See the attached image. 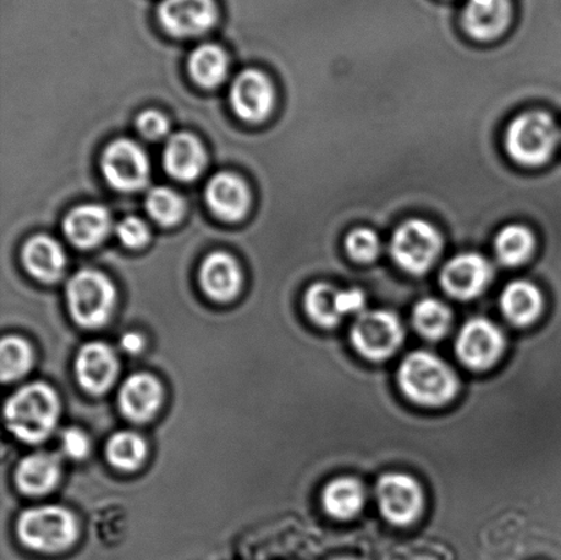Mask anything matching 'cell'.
<instances>
[{
    "label": "cell",
    "mask_w": 561,
    "mask_h": 560,
    "mask_svg": "<svg viewBox=\"0 0 561 560\" xmlns=\"http://www.w3.org/2000/svg\"><path fill=\"white\" fill-rule=\"evenodd\" d=\"M102 172L113 188L136 192L145 188L150 180V161L137 142L119 139L104 150Z\"/></svg>",
    "instance_id": "ba28073f"
},
{
    "label": "cell",
    "mask_w": 561,
    "mask_h": 560,
    "mask_svg": "<svg viewBox=\"0 0 561 560\" xmlns=\"http://www.w3.org/2000/svg\"><path fill=\"white\" fill-rule=\"evenodd\" d=\"M305 307L310 320L324 329L337 327L344 317L340 307V290L327 283L313 284L308 288Z\"/></svg>",
    "instance_id": "484cf974"
},
{
    "label": "cell",
    "mask_w": 561,
    "mask_h": 560,
    "mask_svg": "<svg viewBox=\"0 0 561 560\" xmlns=\"http://www.w3.org/2000/svg\"><path fill=\"white\" fill-rule=\"evenodd\" d=\"M492 278L491 262L476 252L455 256L442 272L445 293L460 300H470L480 296L491 284Z\"/></svg>",
    "instance_id": "7c38bea8"
},
{
    "label": "cell",
    "mask_w": 561,
    "mask_h": 560,
    "mask_svg": "<svg viewBox=\"0 0 561 560\" xmlns=\"http://www.w3.org/2000/svg\"><path fill=\"white\" fill-rule=\"evenodd\" d=\"M118 370L117 354L106 343H87L77 354V380L82 389L91 395L107 392L117 380Z\"/></svg>",
    "instance_id": "5bb4252c"
},
{
    "label": "cell",
    "mask_w": 561,
    "mask_h": 560,
    "mask_svg": "<svg viewBox=\"0 0 561 560\" xmlns=\"http://www.w3.org/2000/svg\"><path fill=\"white\" fill-rule=\"evenodd\" d=\"M276 93L271 79L260 70H244L230 90L234 113L247 123H261L272 113Z\"/></svg>",
    "instance_id": "4fadbf2b"
},
{
    "label": "cell",
    "mask_w": 561,
    "mask_h": 560,
    "mask_svg": "<svg viewBox=\"0 0 561 560\" xmlns=\"http://www.w3.org/2000/svg\"><path fill=\"white\" fill-rule=\"evenodd\" d=\"M561 141V132L546 112H527L505 132V148L515 162L535 168L549 161Z\"/></svg>",
    "instance_id": "3957f363"
},
{
    "label": "cell",
    "mask_w": 561,
    "mask_h": 560,
    "mask_svg": "<svg viewBox=\"0 0 561 560\" xmlns=\"http://www.w3.org/2000/svg\"><path fill=\"white\" fill-rule=\"evenodd\" d=\"M33 365L31 344L24 339L9 336L0 345V375L3 382L20 380Z\"/></svg>",
    "instance_id": "f546056e"
},
{
    "label": "cell",
    "mask_w": 561,
    "mask_h": 560,
    "mask_svg": "<svg viewBox=\"0 0 561 560\" xmlns=\"http://www.w3.org/2000/svg\"><path fill=\"white\" fill-rule=\"evenodd\" d=\"M494 249L505 266H519L531 256L536 249L535 235L524 225H508L500 230Z\"/></svg>",
    "instance_id": "4316f807"
},
{
    "label": "cell",
    "mask_w": 561,
    "mask_h": 560,
    "mask_svg": "<svg viewBox=\"0 0 561 560\" xmlns=\"http://www.w3.org/2000/svg\"><path fill=\"white\" fill-rule=\"evenodd\" d=\"M112 229V216L106 207L84 205L76 207L64 222V232L70 243L80 249H93L107 238Z\"/></svg>",
    "instance_id": "d6986e66"
},
{
    "label": "cell",
    "mask_w": 561,
    "mask_h": 560,
    "mask_svg": "<svg viewBox=\"0 0 561 560\" xmlns=\"http://www.w3.org/2000/svg\"><path fill=\"white\" fill-rule=\"evenodd\" d=\"M146 206L153 221L162 227H173L185 214L183 197L167 186H157L148 192Z\"/></svg>",
    "instance_id": "4dcf8cb0"
},
{
    "label": "cell",
    "mask_w": 561,
    "mask_h": 560,
    "mask_svg": "<svg viewBox=\"0 0 561 560\" xmlns=\"http://www.w3.org/2000/svg\"><path fill=\"white\" fill-rule=\"evenodd\" d=\"M22 263L32 277L41 283H57L64 276L66 255L57 240L38 235L26 241Z\"/></svg>",
    "instance_id": "7402d4cb"
},
{
    "label": "cell",
    "mask_w": 561,
    "mask_h": 560,
    "mask_svg": "<svg viewBox=\"0 0 561 560\" xmlns=\"http://www.w3.org/2000/svg\"><path fill=\"white\" fill-rule=\"evenodd\" d=\"M398 378L405 397L423 408H443L459 391L458 376L453 367L426 351L407 356Z\"/></svg>",
    "instance_id": "7a4b0ae2"
},
{
    "label": "cell",
    "mask_w": 561,
    "mask_h": 560,
    "mask_svg": "<svg viewBox=\"0 0 561 560\" xmlns=\"http://www.w3.org/2000/svg\"><path fill=\"white\" fill-rule=\"evenodd\" d=\"M137 128L146 139L161 140L169 135L170 124L162 113L147 110L137 118Z\"/></svg>",
    "instance_id": "836d02e7"
},
{
    "label": "cell",
    "mask_w": 561,
    "mask_h": 560,
    "mask_svg": "<svg viewBox=\"0 0 561 560\" xmlns=\"http://www.w3.org/2000/svg\"><path fill=\"white\" fill-rule=\"evenodd\" d=\"M188 69L197 84L216 88L227 79L229 69L227 54L216 44H202L191 54Z\"/></svg>",
    "instance_id": "d4e9b609"
},
{
    "label": "cell",
    "mask_w": 561,
    "mask_h": 560,
    "mask_svg": "<svg viewBox=\"0 0 561 560\" xmlns=\"http://www.w3.org/2000/svg\"><path fill=\"white\" fill-rule=\"evenodd\" d=\"M334 560H357V559H334Z\"/></svg>",
    "instance_id": "74e56055"
},
{
    "label": "cell",
    "mask_w": 561,
    "mask_h": 560,
    "mask_svg": "<svg viewBox=\"0 0 561 560\" xmlns=\"http://www.w3.org/2000/svg\"><path fill=\"white\" fill-rule=\"evenodd\" d=\"M378 506L390 524L407 526L421 517L425 507L420 482L409 475L388 473L377 484Z\"/></svg>",
    "instance_id": "9c48e42d"
},
{
    "label": "cell",
    "mask_w": 561,
    "mask_h": 560,
    "mask_svg": "<svg viewBox=\"0 0 561 560\" xmlns=\"http://www.w3.org/2000/svg\"><path fill=\"white\" fill-rule=\"evenodd\" d=\"M207 205L224 221H240L250 210L251 192L243 179L233 173L214 175L206 188Z\"/></svg>",
    "instance_id": "e0dca14e"
},
{
    "label": "cell",
    "mask_w": 561,
    "mask_h": 560,
    "mask_svg": "<svg viewBox=\"0 0 561 560\" xmlns=\"http://www.w3.org/2000/svg\"><path fill=\"white\" fill-rule=\"evenodd\" d=\"M404 329L398 317L390 311L362 312L352 327L351 342L363 358L382 362L400 348Z\"/></svg>",
    "instance_id": "52a82bcc"
},
{
    "label": "cell",
    "mask_w": 561,
    "mask_h": 560,
    "mask_svg": "<svg viewBox=\"0 0 561 560\" xmlns=\"http://www.w3.org/2000/svg\"><path fill=\"white\" fill-rule=\"evenodd\" d=\"M66 300L77 325L99 329L112 318L117 289L106 274L85 268L69 279Z\"/></svg>",
    "instance_id": "5b68a950"
},
{
    "label": "cell",
    "mask_w": 561,
    "mask_h": 560,
    "mask_svg": "<svg viewBox=\"0 0 561 560\" xmlns=\"http://www.w3.org/2000/svg\"><path fill=\"white\" fill-rule=\"evenodd\" d=\"M442 250V235L425 219H409L401 224L390 243L394 262L414 276L431 271Z\"/></svg>",
    "instance_id": "8992f818"
},
{
    "label": "cell",
    "mask_w": 561,
    "mask_h": 560,
    "mask_svg": "<svg viewBox=\"0 0 561 560\" xmlns=\"http://www.w3.org/2000/svg\"><path fill=\"white\" fill-rule=\"evenodd\" d=\"M504 348L503 332L485 318H474L467 322L456 340V354L461 364L478 372L491 369L496 365Z\"/></svg>",
    "instance_id": "30bf717a"
},
{
    "label": "cell",
    "mask_w": 561,
    "mask_h": 560,
    "mask_svg": "<svg viewBox=\"0 0 561 560\" xmlns=\"http://www.w3.org/2000/svg\"><path fill=\"white\" fill-rule=\"evenodd\" d=\"M62 449L71 459H84L91 453V441L79 427H69L60 437Z\"/></svg>",
    "instance_id": "e575fe53"
},
{
    "label": "cell",
    "mask_w": 561,
    "mask_h": 560,
    "mask_svg": "<svg viewBox=\"0 0 561 560\" xmlns=\"http://www.w3.org/2000/svg\"><path fill=\"white\" fill-rule=\"evenodd\" d=\"M117 235L128 249H141L150 240V229L147 224L137 217H126L118 224Z\"/></svg>",
    "instance_id": "d6a6232c"
},
{
    "label": "cell",
    "mask_w": 561,
    "mask_h": 560,
    "mask_svg": "<svg viewBox=\"0 0 561 560\" xmlns=\"http://www.w3.org/2000/svg\"><path fill=\"white\" fill-rule=\"evenodd\" d=\"M366 296L360 289L340 290V307L343 316L354 315L365 309Z\"/></svg>",
    "instance_id": "d590c367"
},
{
    "label": "cell",
    "mask_w": 561,
    "mask_h": 560,
    "mask_svg": "<svg viewBox=\"0 0 561 560\" xmlns=\"http://www.w3.org/2000/svg\"><path fill=\"white\" fill-rule=\"evenodd\" d=\"M22 545L38 552H60L73 546L79 525L68 508L42 506L25 510L16 521Z\"/></svg>",
    "instance_id": "277c9868"
},
{
    "label": "cell",
    "mask_w": 561,
    "mask_h": 560,
    "mask_svg": "<svg viewBox=\"0 0 561 560\" xmlns=\"http://www.w3.org/2000/svg\"><path fill=\"white\" fill-rule=\"evenodd\" d=\"M412 323L423 338L437 342L448 333L453 323V312L437 299H423L412 312Z\"/></svg>",
    "instance_id": "f1b7e54d"
},
{
    "label": "cell",
    "mask_w": 561,
    "mask_h": 560,
    "mask_svg": "<svg viewBox=\"0 0 561 560\" xmlns=\"http://www.w3.org/2000/svg\"><path fill=\"white\" fill-rule=\"evenodd\" d=\"M366 492L359 481L343 477L324 487L322 504L330 517L340 521L355 518L365 506Z\"/></svg>",
    "instance_id": "cb8c5ba5"
},
{
    "label": "cell",
    "mask_w": 561,
    "mask_h": 560,
    "mask_svg": "<svg viewBox=\"0 0 561 560\" xmlns=\"http://www.w3.org/2000/svg\"><path fill=\"white\" fill-rule=\"evenodd\" d=\"M60 458L53 453L38 452L20 460L15 469V484L25 495H46L60 479Z\"/></svg>",
    "instance_id": "ffe728a7"
},
{
    "label": "cell",
    "mask_w": 561,
    "mask_h": 560,
    "mask_svg": "<svg viewBox=\"0 0 561 560\" xmlns=\"http://www.w3.org/2000/svg\"><path fill=\"white\" fill-rule=\"evenodd\" d=\"M108 464L115 469L135 471L140 468L147 457V443L135 432L115 433L106 444Z\"/></svg>",
    "instance_id": "83f0119b"
},
{
    "label": "cell",
    "mask_w": 561,
    "mask_h": 560,
    "mask_svg": "<svg viewBox=\"0 0 561 560\" xmlns=\"http://www.w3.org/2000/svg\"><path fill=\"white\" fill-rule=\"evenodd\" d=\"M513 16V0H467L461 21L472 38L491 42L508 30Z\"/></svg>",
    "instance_id": "9a60e30c"
},
{
    "label": "cell",
    "mask_w": 561,
    "mask_h": 560,
    "mask_svg": "<svg viewBox=\"0 0 561 560\" xmlns=\"http://www.w3.org/2000/svg\"><path fill=\"white\" fill-rule=\"evenodd\" d=\"M199 279L208 298L229 301L240 293L243 273L232 255L227 252H213L202 263Z\"/></svg>",
    "instance_id": "ac0fdd59"
},
{
    "label": "cell",
    "mask_w": 561,
    "mask_h": 560,
    "mask_svg": "<svg viewBox=\"0 0 561 560\" xmlns=\"http://www.w3.org/2000/svg\"><path fill=\"white\" fill-rule=\"evenodd\" d=\"M503 315L516 327H529L538 320L543 310V298L540 289L529 282H514L503 290Z\"/></svg>",
    "instance_id": "603a6c76"
},
{
    "label": "cell",
    "mask_w": 561,
    "mask_h": 560,
    "mask_svg": "<svg viewBox=\"0 0 561 560\" xmlns=\"http://www.w3.org/2000/svg\"><path fill=\"white\" fill-rule=\"evenodd\" d=\"M119 345L123 347L125 353L139 354L141 353V350L145 348V339H142L139 333L128 332L121 338Z\"/></svg>",
    "instance_id": "8d00e7d4"
},
{
    "label": "cell",
    "mask_w": 561,
    "mask_h": 560,
    "mask_svg": "<svg viewBox=\"0 0 561 560\" xmlns=\"http://www.w3.org/2000/svg\"><path fill=\"white\" fill-rule=\"evenodd\" d=\"M205 147L194 135L178 134L167 142L163 152V164L173 179L194 181L206 168Z\"/></svg>",
    "instance_id": "44dd1931"
},
{
    "label": "cell",
    "mask_w": 561,
    "mask_h": 560,
    "mask_svg": "<svg viewBox=\"0 0 561 560\" xmlns=\"http://www.w3.org/2000/svg\"><path fill=\"white\" fill-rule=\"evenodd\" d=\"M345 247L352 260L360 263L373 262L381 251L377 233L368 228L352 230L346 236Z\"/></svg>",
    "instance_id": "1f68e13d"
},
{
    "label": "cell",
    "mask_w": 561,
    "mask_h": 560,
    "mask_svg": "<svg viewBox=\"0 0 561 560\" xmlns=\"http://www.w3.org/2000/svg\"><path fill=\"white\" fill-rule=\"evenodd\" d=\"M58 393L46 382H32L15 391L4 405L9 431L26 444H41L58 425Z\"/></svg>",
    "instance_id": "6da1fadb"
},
{
    "label": "cell",
    "mask_w": 561,
    "mask_h": 560,
    "mask_svg": "<svg viewBox=\"0 0 561 560\" xmlns=\"http://www.w3.org/2000/svg\"><path fill=\"white\" fill-rule=\"evenodd\" d=\"M163 388L157 377L148 373H136L123 384L118 403L119 410L131 422L142 424L150 421L161 409Z\"/></svg>",
    "instance_id": "2e32d148"
},
{
    "label": "cell",
    "mask_w": 561,
    "mask_h": 560,
    "mask_svg": "<svg viewBox=\"0 0 561 560\" xmlns=\"http://www.w3.org/2000/svg\"><path fill=\"white\" fill-rule=\"evenodd\" d=\"M158 16L170 35L195 37L211 30L218 10L216 0H163Z\"/></svg>",
    "instance_id": "8fae6325"
}]
</instances>
